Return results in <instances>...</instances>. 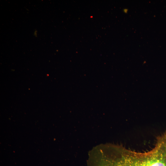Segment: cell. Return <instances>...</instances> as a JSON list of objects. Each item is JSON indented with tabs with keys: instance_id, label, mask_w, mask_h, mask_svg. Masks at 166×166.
<instances>
[{
	"instance_id": "obj_2",
	"label": "cell",
	"mask_w": 166,
	"mask_h": 166,
	"mask_svg": "<svg viewBox=\"0 0 166 166\" xmlns=\"http://www.w3.org/2000/svg\"><path fill=\"white\" fill-rule=\"evenodd\" d=\"M123 11L125 13H127L128 11V9H124L123 10Z\"/></svg>"
},
{
	"instance_id": "obj_1",
	"label": "cell",
	"mask_w": 166,
	"mask_h": 166,
	"mask_svg": "<svg viewBox=\"0 0 166 166\" xmlns=\"http://www.w3.org/2000/svg\"><path fill=\"white\" fill-rule=\"evenodd\" d=\"M113 166H166V142L157 139L151 150L136 152L124 148Z\"/></svg>"
}]
</instances>
